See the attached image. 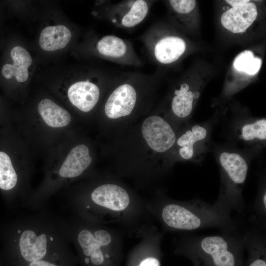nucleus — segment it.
I'll use <instances>...</instances> for the list:
<instances>
[{"label": "nucleus", "instance_id": "f257e3e1", "mask_svg": "<svg viewBox=\"0 0 266 266\" xmlns=\"http://www.w3.org/2000/svg\"><path fill=\"white\" fill-rule=\"evenodd\" d=\"M66 223L45 211L12 220L1 234L3 260L6 266H20L68 254Z\"/></svg>", "mask_w": 266, "mask_h": 266}, {"label": "nucleus", "instance_id": "f03ea898", "mask_svg": "<svg viewBox=\"0 0 266 266\" xmlns=\"http://www.w3.org/2000/svg\"><path fill=\"white\" fill-rule=\"evenodd\" d=\"M212 126L211 122L188 124L174 144L181 160L196 163L203 160L209 148Z\"/></svg>", "mask_w": 266, "mask_h": 266}, {"label": "nucleus", "instance_id": "7ed1b4c3", "mask_svg": "<svg viewBox=\"0 0 266 266\" xmlns=\"http://www.w3.org/2000/svg\"><path fill=\"white\" fill-rule=\"evenodd\" d=\"M150 5V1L146 0H126L114 3L104 1L100 14L117 28L131 29L146 18Z\"/></svg>", "mask_w": 266, "mask_h": 266}, {"label": "nucleus", "instance_id": "20e7f679", "mask_svg": "<svg viewBox=\"0 0 266 266\" xmlns=\"http://www.w3.org/2000/svg\"><path fill=\"white\" fill-rule=\"evenodd\" d=\"M138 73L119 75L120 83L107 98L104 107L105 115L112 119L129 115L134 108L137 92L134 83Z\"/></svg>", "mask_w": 266, "mask_h": 266}, {"label": "nucleus", "instance_id": "39448f33", "mask_svg": "<svg viewBox=\"0 0 266 266\" xmlns=\"http://www.w3.org/2000/svg\"><path fill=\"white\" fill-rule=\"evenodd\" d=\"M95 49L100 57L116 64L141 66L142 62L132 43L114 35H105L96 42Z\"/></svg>", "mask_w": 266, "mask_h": 266}, {"label": "nucleus", "instance_id": "423d86ee", "mask_svg": "<svg viewBox=\"0 0 266 266\" xmlns=\"http://www.w3.org/2000/svg\"><path fill=\"white\" fill-rule=\"evenodd\" d=\"M232 135L238 144L251 151L260 150L266 146V118L232 120Z\"/></svg>", "mask_w": 266, "mask_h": 266}, {"label": "nucleus", "instance_id": "0eeeda50", "mask_svg": "<svg viewBox=\"0 0 266 266\" xmlns=\"http://www.w3.org/2000/svg\"><path fill=\"white\" fill-rule=\"evenodd\" d=\"M141 131L148 146L156 152H166L174 145L176 136L174 130L159 116L147 117L143 122Z\"/></svg>", "mask_w": 266, "mask_h": 266}, {"label": "nucleus", "instance_id": "6e6552de", "mask_svg": "<svg viewBox=\"0 0 266 266\" xmlns=\"http://www.w3.org/2000/svg\"><path fill=\"white\" fill-rule=\"evenodd\" d=\"M139 39L148 53L163 65L171 64L177 61L186 48L185 41L175 35H166L154 40L142 34Z\"/></svg>", "mask_w": 266, "mask_h": 266}, {"label": "nucleus", "instance_id": "1a4fd4ad", "mask_svg": "<svg viewBox=\"0 0 266 266\" xmlns=\"http://www.w3.org/2000/svg\"><path fill=\"white\" fill-rule=\"evenodd\" d=\"M91 199L94 204L115 211L125 209L130 203L126 191L112 184L101 185L95 189L91 194Z\"/></svg>", "mask_w": 266, "mask_h": 266}, {"label": "nucleus", "instance_id": "9d476101", "mask_svg": "<svg viewBox=\"0 0 266 266\" xmlns=\"http://www.w3.org/2000/svg\"><path fill=\"white\" fill-rule=\"evenodd\" d=\"M257 14L256 4L249 1L225 11L221 17V23L231 32L241 33L245 32L252 24Z\"/></svg>", "mask_w": 266, "mask_h": 266}, {"label": "nucleus", "instance_id": "9b49d317", "mask_svg": "<svg viewBox=\"0 0 266 266\" xmlns=\"http://www.w3.org/2000/svg\"><path fill=\"white\" fill-rule=\"evenodd\" d=\"M100 95L98 85L87 79L73 83L68 88L67 96L71 104L80 110L87 112L97 104Z\"/></svg>", "mask_w": 266, "mask_h": 266}, {"label": "nucleus", "instance_id": "f8f14e48", "mask_svg": "<svg viewBox=\"0 0 266 266\" xmlns=\"http://www.w3.org/2000/svg\"><path fill=\"white\" fill-rule=\"evenodd\" d=\"M217 161L224 173L235 185L245 182L248 170L246 159L239 153L224 150L220 152Z\"/></svg>", "mask_w": 266, "mask_h": 266}, {"label": "nucleus", "instance_id": "ddd939ff", "mask_svg": "<svg viewBox=\"0 0 266 266\" xmlns=\"http://www.w3.org/2000/svg\"><path fill=\"white\" fill-rule=\"evenodd\" d=\"M92 159L88 147L79 144L73 148L60 167L58 173L62 178H72L80 176L90 166Z\"/></svg>", "mask_w": 266, "mask_h": 266}, {"label": "nucleus", "instance_id": "4468645a", "mask_svg": "<svg viewBox=\"0 0 266 266\" xmlns=\"http://www.w3.org/2000/svg\"><path fill=\"white\" fill-rule=\"evenodd\" d=\"M162 218L168 226L177 229L192 230L199 228L200 219L188 209L174 204H168L163 209Z\"/></svg>", "mask_w": 266, "mask_h": 266}, {"label": "nucleus", "instance_id": "2eb2a0df", "mask_svg": "<svg viewBox=\"0 0 266 266\" xmlns=\"http://www.w3.org/2000/svg\"><path fill=\"white\" fill-rule=\"evenodd\" d=\"M189 85L183 83L173 92L171 109L173 115L181 121L189 119L193 111L195 101L200 95L198 90H191Z\"/></svg>", "mask_w": 266, "mask_h": 266}, {"label": "nucleus", "instance_id": "dca6fc26", "mask_svg": "<svg viewBox=\"0 0 266 266\" xmlns=\"http://www.w3.org/2000/svg\"><path fill=\"white\" fill-rule=\"evenodd\" d=\"M13 64H6L2 68L1 72L6 79L15 76L17 81L23 82L29 77L28 67L32 63V59L26 49L17 46L12 48L10 52Z\"/></svg>", "mask_w": 266, "mask_h": 266}, {"label": "nucleus", "instance_id": "f3484780", "mask_svg": "<svg viewBox=\"0 0 266 266\" xmlns=\"http://www.w3.org/2000/svg\"><path fill=\"white\" fill-rule=\"evenodd\" d=\"M201 247L205 253L211 256L216 266H234V256L228 250V244L223 238L206 237L201 241Z\"/></svg>", "mask_w": 266, "mask_h": 266}, {"label": "nucleus", "instance_id": "a211bd4d", "mask_svg": "<svg viewBox=\"0 0 266 266\" xmlns=\"http://www.w3.org/2000/svg\"><path fill=\"white\" fill-rule=\"evenodd\" d=\"M71 36L70 30L64 25L48 26L41 31L39 44L44 50L55 51L65 47Z\"/></svg>", "mask_w": 266, "mask_h": 266}, {"label": "nucleus", "instance_id": "6ab92c4d", "mask_svg": "<svg viewBox=\"0 0 266 266\" xmlns=\"http://www.w3.org/2000/svg\"><path fill=\"white\" fill-rule=\"evenodd\" d=\"M37 108L43 120L51 127H65L71 121L69 112L49 99L41 100L38 103Z\"/></svg>", "mask_w": 266, "mask_h": 266}, {"label": "nucleus", "instance_id": "aec40b11", "mask_svg": "<svg viewBox=\"0 0 266 266\" xmlns=\"http://www.w3.org/2000/svg\"><path fill=\"white\" fill-rule=\"evenodd\" d=\"M18 183V175L8 155L0 151V189L4 191L13 189Z\"/></svg>", "mask_w": 266, "mask_h": 266}, {"label": "nucleus", "instance_id": "412c9836", "mask_svg": "<svg viewBox=\"0 0 266 266\" xmlns=\"http://www.w3.org/2000/svg\"><path fill=\"white\" fill-rule=\"evenodd\" d=\"M262 63V61L260 58L255 57L252 51L246 50L236 56L233 66L238 71L253 75L260 70Z\"/></svg>", "mask_w": 266, "mask_h": 266}, {"label": "nucleus", "instance_id": "4be33fe9", "mask_svg": "<svg viewBox=\"0 0 266 266\" xmlns=\"http://www.w3.org/2000/svg\"><path fill=\"white\" fill-rule=\"evenodd\" d=\"M68 254L51 257L20 266H69Z\"/></svg>", "mask_w": 266, "mask_h": 266}, {"label": "nucleus", "instance_id": "5701e85b", "mask_svg": "<svg viewBox=\"0 0 266 266\" xmlns=\"http://www.w3.org/2000/svg\"><path fill=\"white\" fill-rule=\"evenodd\" d=\"M168 2L172 9L178 14L190 12L196 4L195 0H170Z\"/></svg>", "mask_w": 266, "mask_h": 266}, {"label": "nucleus", "instance_id": "b1692460", "mask_svg": "<svg viewBox=\"0 0 266 266\" xmlns=\"http://www.w3.org/2000/svg\"><path fill=\"white\" fill-rule=\"evenodd\" d=\"M226 1L232 7L241 6L250 1L248 0H227Z\"/></svg>", "mask_w": 266, "mask_h": 266}, {"label": "nucleus", "instance_id": "393cba45", "mask_svg": "<svg viewBox=\"0 0 266 266\" xmlns=\"http://www.w3.org/2000/svg\"><path fill=\"white\" fill-rule=\"evenodd\" d=\"M250 266H266V263L263 260L258 259L254 261Z\"/></svg>", "mask_w": 266, "mask_h": 266}, {"label": "nucleus", "instance_id": "a878e982", "mask_svg": "<svg viewBox=\"0 0 266 266\" xmlns=\"http://www.w3.org/2000/svg\"><path fill=\"white\" fill-rule=\"evenodd\" d=\"M263 202H264V204L265 205V207H266V193L265 194V195L263 196Z\"/></svg>", "mask_w": 266, "mask_h": 266}, {"label": "nucleus", "instance_id": "bb28decb", "mask_svg": "<svg viewBox=\"0 0 266 266\" xmlns=\"http://www.w3.org/2000/svg\"><path fill=\"white\" fill-rule=\"evenodd\" d=\"M0 266H2L1 262L0 261Z\"/></svg>", "mask_w": 266, "mask_h": 266}]
</instances>
